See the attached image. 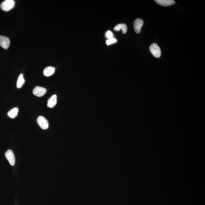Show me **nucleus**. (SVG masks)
<instances>
[{
	"mask_svg": "<svg viewBox=\"0 0 205 205\" xmlns=\"http://www.w3.org/2000/svg\"><path fill=\"white\" fill-rule=\"evenodd\" d=\"M47 92L46 89L40 86H37L34 89L33 93L34 95L38 97H41L43 96Z\"/></svg>",
	"mask_w": 205,
	"mask_h": 205,
	"instance_id": "obj_6",
	"label": "nucleus"
},
{
	"mask_svg": "<svg viewBox=\"0 0 205 205\" xmlns=\"http://www.w3.org/2000/svg\"><path fill=\"white\" fill-rule=\"evenodd\" d=\"M143 21L142 19H139V18L136 19L134 21V28L136 33L139 34L140 32L141 28L143 25Z\"/></svg>",
	"mask_w": 205,
	"mask_h": 205,
	"instance_id": "obj_7",
	"label": "nucleus"
},
{
	"mask_svg": "<svg viewBox=\"0 0 205 205\" xmlns=\"http://www.w3.org/2000/svg\"><path fill=\"white\" fill-rule=\"evenodd\" d=\"M106 37L109 39L113 38V35L112 32L111 31H107V33H106Z\"/></svg>",
	"mask_w": 205,
	"mask_h": 205,
	"instance_id": "obj_15",
	"label": "nucleus"
},
{
	"mask_svg": "<svg viewBox=\"0 0 205 205\" xmlns=\"http://www.w3.org/2000/svg\"><path fill=\"white\" fill-rule=\"evenodd\" d=\"M18 112V109L17 107H15L13 109L10 111L8 112V115L12 118H14L17 116Z\"/></svg>",
	"mask_w": 205,
	"mask_h": 205,
	"instance_id": "obj_12",
	"label": "nucleus"
},
{
	"mask_svg": "<svg viewBox=\"0 0 205 205\" xmlns=\"http://www.w3.org/2000/svg\"><path fill=\"white\" fill-rule=\"evenodd\" d=\"M155 2L161 6L166 7L174 5L175 1L173 0H155Z\"/></svg>",
	"mask_w": 205,
	"mask_h": 205,
	"instance_id": "obj_8",
	"label": "nucleus"
},
{
	"mask_svg": "<svg viewBox=\"0 0 205 205\" xmlns=\"http://www.w3.org/2000/svg\"><path fill=\"white\" fill-rule=\"evenodd\" d=\"M25 83V80L23 78V75L21 74L18 77L17 82V87L18 88H21L22 85Z\"/></svg>",
	"mask_w": 205,
	"mask_h": 205,
	"instance_id": "obj_11",
	"label": "nucleus"
},
{
	"mask_svg": "<svg viewBox=\"0 0 205 205\" xmlns=\"http://www.w3.org/2000/svg\"><path fill=\"white\" fill-rule=\"evenodd\" d=\"M37 122L42 129L46 130L49 127V123L48 120L42 116H40L37 119Z\"/></svg>",
	"mask_w": 205,
	"mask_h": 205,
	"instance_id": "obj_3",
	"label": "nucleus"
},
{
	"mask_svg": "<svg viewBox=\"0 0 205 205\" xmlns=\"http://www.w3.org/2000/svg\"><path fill=\"white\" fill-rule=\"evenodd\" d=\"M57 97L56 95H52L48 101L47 106L49 108H53L57 104Z\"/></svg>",
	"mask_w": 205,
	"mask_h": 205,
	"instance_id": "obj_9",
	"label": "nucleus"
},
{
	"mask_svg": "<svg viewBox=\"0 0 205 205\" xmlns=\"http://www.w3.org/2000/svg\"><path fill=\"white\" fill-rule=\"evenodd\" d=\"M55 68L53 66H48L45 68L43 71V74L46 77H49L52 75L54 73Z\"/></svg>",
	"mask_w": 205,
	"mask_h": 205,
	"instance_id": "obj_10",
	"label": "nucleus"
},
{
	"mask_svg": "<svg viewBox=\"0 0 205 205\" xmlns=\"http://www.w3.org/2000/svg\"><path fill=\"white\" fill-rule=\"evenodd\" d=\"M121 24H118L114 28V30L116 31H119L121 30Z\"/></svg>",
	"mask_w": 205,
	"mask_h": 205,
	"instance_id": "obj_16",
	"label": "nucleus"
},
{
	"mask_svg": "<svg viewBox=\"0 0 205 205\" xmlns=\"http://www.w3.org/2000/svg\"><path fill=\"white\" fill-rule=\"evenodd\" d=\"M150 51L154 56L157 58H159L161 55V51L160 48L156 43H153L150 46Z\"/></svg>",
	"mask_w": 205,
	"mask_h": 205,
	"instance_id": "obj_2",
	"label": "nucleus"
},
{
	"mask_svg": "<svg viewBox=\"0 0 205 205\" xmlns=\"http://www.w3.org/2000/svg\"><path fill=\"white\" fill-rule=\"evenodd\" d=\"M10 41L9 38L0 35V46L4 49H7L9 48Z\"/></svg>",
	"mask_w": 205,
	"mask_h": 205,
	"instance_id": "obj_5",
	"label": "nucleus"
},
{
	"mask_svg": "<svg viewBox=\"0 0 205 205\" xmlns=\"http://www.w3.org/2000/svg\"><path fill=\"white\" fill-rule=\"evenodd\" d=\"M117 40L115 38H113L111 39H109L106 41V43L107 45H110L113 43H115L117 42Z\"/></svg>",
	"mask_w": 205,
	"mask_h": 205,
	"instance_id": "obj_13",
	"label": "nucleus"
},
{
	"mask_svg": "<svg viewBox=\"0 0 205 205\" xmlns=\"http://www.w3.org/2000/svg\"><path fill=\"white\" fill-rule=\"evenodd\" d=\"M5 157L12 166H14L15 163V158L13 152L11 150H8L5 153Z\"/></svg>",
	"mask_w": 205,
	"mask_h": 205,
	"instance_id": "obj_4",
	"label": "nucleus"
},
{
	"mask_svg": "<svg viewBox=\"0 0 205 205\" xmlns=\"http://www.w3.org/2000/svg\"><path fill=\"white\" fill-rule=\"evenodd\" d=\"M15 1L13 0H5L1 5V8L2 10L8 11L12 9L15 6Z\"/></svg>",
	"mask_w": 205,
	"mask_h": 205,
	"instance_id": "obj_1",
	"label": "nucleus"
},
{
	"mask_svg": "<svg viewBox=\"0 0 205 205\" xmlns=\"http://www.w3.org/2000/svg\"><path fill=\"white\" fill-rule=\"evenodd\" d=\"M121 30H122L123 34L126 33L127 30V25L125 24H121Z\"/></svg>",
	"mask_w": 205,
	"mask_h": 205,
	"instance_id": "obj_14",
	"label": "nucleus"
}]
</instances>
